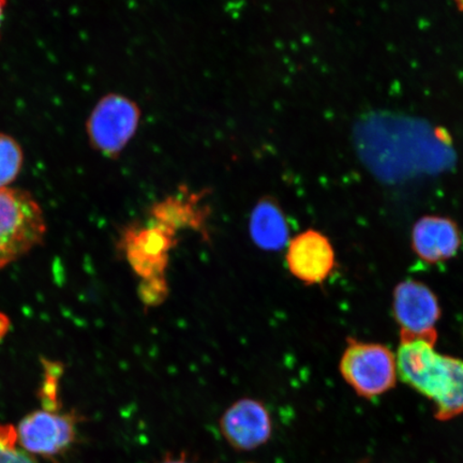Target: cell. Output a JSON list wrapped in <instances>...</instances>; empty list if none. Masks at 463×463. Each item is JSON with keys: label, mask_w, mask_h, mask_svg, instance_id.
I'll list each match as a JSON object with an SVG mask.
<instances>
[{"label": "cell", "mask_w": 463, "mask_h": 463, "mask_svg": "<svg viewBox=\"0 0 463 463\" xmlns=\"http://www.w3.org/2000/svg\"><path fill=\"white\" fill-rule=\"evenodd\" d=\"M436 329L401 332L397 372L405 384L434 404V416L448 421L463 415V361L436 351Z\"/></svg>", "instance_id": "6da1fadb"}, {"label": "cell", "mask_w": 463, "mask_h": 463, "mask_svg": "<svg viewBox=\"0 0 463 463\" xmlns=\"http://www.w3.org/2000/svg\"><path fill=\"white\" fill-rule=\"evenodd\" d=\"M169 295V286L165 278L141 281L138 286V297L146 307H157L165 302Z\"/></svg>", "instance_id": "2e32d148"}, {"label": "cell", "mask_w": 463, "mask_h": 463, "mask_svg": "<svg viewBox=\"0 0 463 463\" xmlns=\"http://www.w3.org/2000/svg\"><path fill=\"white\" fill-rule=\"evenodd\" d=\"M220 431L232 449L251 451L269 441L273 422L265 405L242 398L225 410L219 420Z\"/></svg>", "instance_id": "52a82bcc"}, {"label": "cell", "mask_w": 463, "mask_h": 463, "mask_svg": "<svg viewBox=\"0 0 463 463\" xmlns=\"http://www.w3.org/2000/svg\"><path fill=\"white\" fill-rule=\"evenodd\" d=\"M339 368L346 383L364 398L379 397L396 385V355L383 345L350 339Z\"/></svg>", "instance_id": "3957f363"}, {"label": "cell", "mask_w": 463, "mask_h": 463, "mask_svg": "<svg viewBox=\"0 0 463 463\" xmlns=\"http://www.w3.org/2000/svg\"><path fill=\"white\" fill-rule=\"evenodd\" d=\"M45 369V380L42 391L43 409L49 411H58L60 402H58V384L62 373L61 364L43 362Z\"/></svg>", "instance_id": "9a60e30c"}, {"label": "cell", "mask_w": 463, "mask_h": 463, "mask_svg": "<svg viewBox=\"0 0 463 463\" xmlns=\"http://www.w3.org/2000/svg\"><path fill=\"white\" fill-rule=\"evenodd\" d=\"M159 463H194V461H190L187 458L186 455H182L179 457L167 456L165 460H162Z\"/></svg>", "instance_id": "ac0fdd59"}, {"label": "cell", "mask_w": 463, "mask_h": 463, "mask_svg": "<svg viewBox=\"0 0 463 463\" xmlns=\"http://www.w3.org/2000/svg\"><path fill=\"white\" fill-rule=\"evenodd\" d=\"M287 264L291 274L307 285L322 283L335 269L334 248L321 232L307 230L289 241Z\"/></svg>", "instance_id": "ba28073f"}, {"label": "cell", "mask_w": 463, "mask_h": 463, "mask_svg": "<svg viewBox=\"0 0 463 463\" xmlns=\"http://www.w3.org/2000/svg\"><path fill=\"white\" fill-rule=\"evenodd\" d=\"M10 326L11 323L9 317L3 314V312H0V343H2L5 335H8Z\"/></svg>", "instance_id": "e0dca14e"}, {"label": "cell", "mask_w": 463, "mask_h": 463, "mask_svg": "<svg viewBox=\"0 0 463 463\" xmlns=\"http://www.w3.org/2000/svg\"><path fill=\"white\" fill-rule=\"evenodd\" d=\"M0 463H37L33 455L19 447L13 425L0 424Z\"/></svg>", "instance_id": "5bb4252c"}, {"label": "cell", "mask_w": 463, "mask_h": 463, "mask_svg": "<svg viewBox=\"0 0 463 463\" xmlns=\"http://www.w3.org/2000/svg\"><path fill=\"white\" fill-rule=\"evenodd\" d=\"M46 233L43 208L29 191L0 189V270L42 246Z\"/></svg>", "instance_id": "7a4b0ae2"}, {"label": "cell", "mask_w": 463, "mask_h": 463, "mask_svg": "<svg viewBox=\"0 0 463 463\" xmlns=\"http://www.w3.org/2000/svg\"><path fill=\"white\" fill-rule=\"evenodd\" d=\"M5 5H7V0H0V29H2ZM0 38H2V31H0Z\"/></svg>", "instance_id": "d6986e66"}, {"label": "cell", "mask_w": 463, "mask_h": 463, "mask_svg": "<svg viewBox=\"0 0 463 463\" xmlns=\"http://www.w3.org/2000/svg\"><path fill=\"white\" fill-rule=\"evenodd\" d=\"M24 165L21 144L7 133L0 132V189L8 188Z\"/></svg>", "instance_id": "4fadbf2b"}, {"label": "cell", "mask_w": 463, "mask_h": 463, "mask_svg": "<svg viewBox=\"0 0 463 463\" xmlns=\"http://www.w3.org/2000/svg\"><path fill=\"white\" fill-rule=\"evenodd\" d=\"M177 234L162 225L133 224L121 232L120 251L141 281L165 278L170 252L177 245Z\"/></svg>", "instance_id": "5b68a950"}, {"label": "cell", "mask_w": 463, "mask_h": 463, "mask_svg": "<svg viewBox=\"0 0 463 463\" xmlns=\"http://www.w3.org/2000/svg\"><path fill=\"white\" fill-rule=\"evenodd\" d=\"M456 5L457 9L463 13V0H453Z\"/></svg>", "instance_id": "ffe728a7"}, {"label": "cell", "mask_w": 463, "mask_h": 463, "mask_svg": "<svg viewBox=\"0 0 463 463\" xmlns=\"http://www.w3.org/2000/svg\"><path fill=\"white\" fill-rule=\"evenodd\" d=\"M461 242L458 225L447 217H421L412 231L413 250L427 263H441L455 257Z\"/></svg>", "instance_id": "8fae6325"}, {"label": "cell", "mask_w": 463, "mask_h": 463, "mask_svg": "<svg viewBox=\"0 0 463 463\" xmlns=\"http://www.w3.org/2000/svg\"><path fill=\"white\" fill-rule=\"evenodd\" d=\"M393 312L402 332L424 334L433 331L441 317L436 294L425 283L405 280L393 291Z\"/></svg>", "instance_id": "9c48e42d"}, {"label": "cell", "mask_w": 463, "mask_h": 463, "mask_svg": "<svg viewBox=\"0 0 463 463\" xmlns=\"http://www.w3.org/2000/svg\"><path fill=\"white\" fill-rule=\"evenodd\" d=\"M141 109L136 101L119 94L101 98L86 121L91 147L109 159L128 146L140 126Z\"/></svg>", "instance_id": "277c9868"}, {"label": "cell", "mask_w": 463, "mask_h": 463, "mask_svg": "<svg viewBox=\"0 0 463 463\" xmlns=\"http://www.w3.org/2000/svg\"><path fill=\"white\" fill-rule=\"evenodd\" d=\"M205 194V191L193 193L181 188L177 194L166 196L150 208L153 222L176 234L179 231L189 229L198 232L207 239L210 211L203 203Z\"/></svg>", "instance_id": "30bf717a"}, {"label": "cell", "mask_w": 463, "mask_h": 463, "mask_svg": "<svg viewBox=\"0 0 463 463\" xmlns=\"http://www.w3.org/2000/svg\"><path fill=\"white\" fill-rule=\"evenodd\" d=\"M251 239L263 250H280L288 241V225L273 198H263L253 208L249 223Z\"/></svg>", "instance_id": "7c38bea8"}, {"label": "cell", "mask_w": 463, "mask_h": 463, "mask_svg": "<svg viewBox=\"0 0 463 463\" xmlns=\"http://www.w3.org/2000/svg\"><path fill=\"white\" fill-rule=\"evenodd\" d=\"M77 413L40 410L29 413L15 428L17 442L31 455L55 458L71 448L77 439Z\"/></svg>", "instance_id": "8992f818"}]
</instances>
